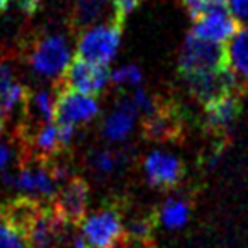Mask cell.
<instances>
[{
	"label": "cell",
	"instance_id": "6",
	"mask_svg": "<svg viewBox=\"0 0 248 248\" xmlns=\"http://www.w3.org/2000/svg\"><path fill=\"white\" fill-rule=\"evenodd\" d=\"M189 87L190 95L201 104H207L214 99H219L228 93H238V73L231 65L221 68L197 72L182 77Z\"/></svg>",
	"mask_w": 248,
	"mask_h": 248
},
{
	"label": "cell",
	"instance_id": "30",
	"mask_svg": "<svg viewBox=\"0 0 248 248\" xmlns=\"http://www.w3.org/2000/svg\"><path fill=\"white\" fill-rule=\"evenodd\" d=\"M213 4H219V5H224L226 2H230V0H211Z\"/></svg>",
	"mask_w": 248,
	"mask_h": 248
},
{
	"label": "cell",
	"instance_id": "26",
	"mask_svg": "<svg viewBox=\"0 0 248 248\" xmlns=\"http://www.w3.org/2000/svg\"><path fill=\"white\" fill-rule=\"evenodd\" d=\"M12 160V146L9 143L0 141V172H4Z\"/></svg>",
	"mask_w": 248,
	"mask_h": 248
},
{
	"label": "cell",
	"instance_id": "21",
	"mask_svg": "<svg viewBox=\"0 0 248 248\" xmlns=\"http://www.w3.org/2000/svg\"><path fill=\"white\" fill-rule=\"evenodd\" d=\"M110 80H112V83H116L119 87L138 85L143 80V73L138 65H126V66H121L114 73H110Z\"/></svg>",
	"mask_w": 248,
	"mask_h": 248
},
{
	"label": "cell",
	"instance_id": "17",
	"mask_svg": "<svg viewBox=\"0 0 248 248\" xmlns=\"http://www.w3.org/2000/svg\"><path fill=\"white\" fill-rule=\"evenodd\" d=\"M107 5V0H75L72 24L75 29H87L92 26Z\"/></svg>",
	"mask_w": 248,
	"mask_h": 248
},
{
	"label": "cell",
	"instance_id": "15",
	"mask_svg": "<svg viewBox=\"0 0 248 248\" xmlns=\"http://www.w3.org/2000/svg\"><path fill=\"white\" fill-rule=\"evenodd\" d=\"M135 117L136 110L126 99V95L121 97L117 100V106L109 116L106 117L102 124V135L106 136L109 141H121L124 140L129 133L133 131L135 126Z\"/></svg>",
	"mask_w": 248,
	"mask_h": 248
},
{
	"label": "cell",
	"instance_id": "16",
	"mask_svg": "<svg viewBox=\"0 0 248 248\" xmlns=\"http://www.w3.org/2000/svg\"><path fill=\"white\" fill-rule=\"evenodd\" d=\"M28 90L22 83L16 82L14 73L5 63H0V117L5 123L17 107H22Z\"/></svg>",
	"mask_w": 248,
	"mask_h": 248
},
{
	"label": "cell",
	"instance_id": "14",
	"mask_svg": "<svg viewBox=\"0 0 248 248\" xmlns=\"http://www.w3.org/2000/svg\"><path fill=\"white\" fill-rule=\"evenodd\" d=\"M241 114V100L238 93H228L204 104V123L211 133H223L233 126Z\"/></svg>",
	"mask_w": 248,
	"mask_h": 248
},
{
	"label": "cell",
	"instance_id": "4",
	"mask_svg": "<svg viewBox=\"0 0 248 248\" xmlns=\"http://www.w3.org/2000/svg\"><path fill=\"white\" fill-rule=\"evenodd\" d=\"M2 182L41 201L53 199L56 194V179L43 162H19L17 172H5Z\"/></svg>",
	"mask_w": 248,
	"mask_h": 248
},
{
	"label": "cell",
	"instance_id": "10",
	"mask_svg": "<svg viewBox=\"0 0 248 248\" xmlns=\"http://www.w3.org/2000/svg\"><path fill=\"white\" fill-rule=\"evenodd\" d=\"M89 204V184L83 177L73 175L53 197L51 207L66 224L78 228L85 219Z\"/></svg>",
	"mask_w": 248,
	"mask_h": 248
},
{
	"label": "cell",
	"instance_id": "3",
	"mask_svg": "<svg viewBox=\"0 0 248 248\" xmlns=\"http://www.w3.org/2000/svg\"><path fill=\"white\" fill-rule=\"evenodd\" d=\"M226 65H230V56H228V48L223 43L206 41L196 38L192 32L187 36L179 56L180 77L221 68Z\"/></svg>",
	"mask_w": 248,
	"mask_h": 248
},
{
	"label": "cell",
	"instance_id": "24",
	"mask_svg": "<svg viewBox=\"0 0 248 248\" xmlns=\"http://www.w3.org/2000/svg\"><path fill=\"white\" fill-rule=\"evenodd\" d=\"M184 7H186L187 14L190 19L197 21L199 17H202L211 7H213V2L211 0H182Z\"/></svg>",
	"mask_w": 248,
	"mask_h": 248
},
{
	"label": "cell",
	"instance_id": "5",
	"mask_svg": "<svg viewBox=\"0 0 248 248\" xmlns=\"http://www.w3.org/2000/svg\"><path fill=\"white\" fill-rule=\"evenodd\" d=\"M123 28L112 21L110 24L95 26L85 31L78 41L77 56L93 65H109L119 48Z\"/></svg>",
	"mask_w": 248,
	"mask_h": 248
},
{
	"label": "cell",
	"instance_id": "8",
	"mask_svg": "<svg viewBox=\"0 0 248 248\" xmlns=\"http://www.w3.org/2000/svg\"><path fill=\"white\" fill-rule=\"evenodd\" d=\"M53 102H55V121H58V124L77 126V124L89 123L99 112V104L93 97L63 87L58 82L55 83Z\"/></svg>",
	"mask_w": 248,
	"mask_h": 248
},
{
	"label": "cell",
	"instance_id": "27",
	"mask_svg": "<svg viewBox=\"0 0 248 248\" xmlns=\"http://www.w3.org/2000/svg\"><path fill=\"white\" fill-rule=\"evenodd\" d=\"M41 2L43 0H16L17 7L28 16H34L38 12L39 5H41Z\"/></svg>",
	"mask_w": 248,
	"mask_h": 248
},
{
	"label": "cell",
	"instance_id": "7",
	"mask_svg": "<svg viewBox=\"0 0 248 248\" xmlns=\"http://www.w3.org/2000/svg\"><path fill=\"white\" fill-rule=\"evenodd\" d=\"M141 131L150 141H177L184 135V121L177 104L158 97L155 109L145 116Z\"/></svg>",
	"mask_w": 248,
	"mask_h": 248
},
{
	"label": "cell",
	"instance_id": "19",
	"mask_svg": "<svg viewBox=\"0 0 248 248\" xmlns=\"http://www.w3.org/2000/svg\"><path fill=\"white\" fill-rule=\"evenodd\" d=\"M189 204L186 201H179V199H170L167 201L162 206L158 213V217L162 219V223L167 228L173 230V228H180L186 224V221L189 219Z\"/></svg>",
	"mask_w": 248,
	"mask_h": 248
},
{
	"label": "cell",
	"instance_id": "22",
	"mask_svg": "<svg viewBox=\"0 0 248 248\" xmlns=\"http://www.w3.org/2000/svg\"><path fill=\"white\" fill-rule=\"evenodd\" d=\"M0 248H28L22 234L4 219H0Z\"/></svg>",
	"mask_w": 248,
	"mask_h": 248
},
{
	"label": "cell",
	"instance_id": "13",
	"mask_svg": "<svg viewBox=\"0 0 248 248\" xmlns=\"http://www.w3.org/2000/svg\"><path fill=\"white\" fill-rule=\"evenodd\" d=\"M146 180L156 189H173L184 179V163L180 158L163 152H153L145 160Z\"/></svg>",
	"mask_w": 248,
	"mask_h": 248
},
{
	"label": "cell",
	"instance_id": "12",
	"mask_svg": "<svg viewBox=\"0 0 248 248\" xmlns=\"http://www.w3.org/2000/svg\"><path fill=\"white\" fill-rule=\"evenodd\" d=\"M240 31V21L224 5L214 4L202 17L196 21L192 34L213 43H224Z\"/></svg>",
	"mask_w": 248,
	"mask_h": 248
},
{
	"label": "cell",
	"instance_id": "1",
	"mask_svg": "<svg viewBox=\"0 0 248 248\" xmlns=\"http://www.w3.org/2000/svg\"><path fill=\"white\" fill-rule=\"evenodd\" d=\"M31 70L45 78H60L70 60V48L62 34H45L31 39L26 49Z\"/></svg>",
	"mask_w": 248,
	"mask_h": 248
},
{
	"label": "cell",
	"instance_id": "9",
	"mask_svg": "<svg viewBox=\"0 0 248 248\" xmlns=\"http://www.w3.org/2000/svg\"><path fill=\"white\" fill-rule=\"evenodd\" d=\"M110 80V70L107 65H93L80 56H75L70 65H66L65 72L62 73L56 82L63 87H68L85 95H99Z\"/></svg>",
	"mask_w": 248,
	"mask_h": 248
},
{
	"label": "cell",
	"instance_id": "20",
	"mask_svg": "<svg viewBox=\"0 0 248 248\" xmlns=\"http://www.w3.org/2000/svg\"><path fill=\"white\" fill-rule=\"evenodd\" d=\"M123 162V155L110 150H95L89 155V165L93 172L100 175H109L112 173Z\"/></svg>",
	"mask_w": 248,
	"mask_h": 248
},
{
	"label": "cell",
	"instance_id": "28",
	"mask_svg": "<svg viewBox=\"0 0 248 248\" xmlns=\"http://www.w3.org/2000/svg\"><path fill=\"white\" fill-rule=\"evenodd\" d=\"M72 248H87L85 247V241H83V236L82 234H78V236L73 238V245Z\"/></svg>",
	"mask_w": 248,
	"mask_h": 248
},
{
	"label": "cell",
	"instance_id": "11",
	"mask_svg": "<svg viewBox=\"0 0 248 248\" xmlns=\"http://www.w3.org/2000/svg\"><path fill=\"white\" fill-rule=\"evenodd\" d=\"M66 226L68 224L55 213L51 206L41 204L24 236L28 248H60L65 240Z\"/></svg>",
	"mask_w": 248,
	"mask_h": 248
},
{
	"label": "cell",
	"instance_id": "23",
	"mask_svg": "<svg viewBox=\"0 0 248 248\" xmlns=\"http://www.w3.org/2000/svg\"><path fill=\"white\" fill-rule=\"evenodd\" d=\"M141 2H145V0H112L114 22H117L119 26H124L128 16L131 14Z\"/></svg>",
	"mask_w": 248,
	"mask_h": 248
},
{
	"label": "cell",
	"instance_id": "18",
	"mask_svg": "<svg viewBox=\"0 0 248 248\" xmlns=\"http://www.w3.org/2000/svg\"><path fill=\"white\" fill-rule=\"evenodd\" d=\"M230 65L238 75L248 78V28L233 36V43L228 48Z\"/></svg>",
	"mask_w": 248,
	"mask_h": 248
},
{
	"label": "cell",
	"instance_id": "29",
	"mask_svg": "<svg viewBox=\"0 0 248 248\" xmlns=\"http://www.w3.org/2000/svg\"><path fill=\"white\" fill-rule=\"evenodd\" d=\"M4 129H5V121L0 117V136L4 135Z\"/></svg>",
	"mask_w": 248,
	"mask_h": 248
},
{
	"label": "cell",
	"instance_id": "2",
	"mask_svg": "<svg viewBox=\"0 0 248 248\" xmlns=\"http://www.w3.org/2000/svg\"><path fill=\"white\" fill-rule=\"evenodd\" d=\"M80 226L87 248H117L124 234L123 209L117 202H110L85 216Z\"/></svg>",
	"mask_w": 248,
	"mask_h": 248
},
{
	"label": "cell",
	"instance_id": "25",
	"mask_svg": "<svg viewBox=\"0 0 248 248\" xmlns=\"http://www.w3.org/2000/svg\"><path fill=\"white\" fill-rule=\"evenodd\" d=\"M231 14L248 21V0H230Z\"/></svg>",
	"mask_w": 248,
	"mask_h": 248
}]
</instances>
